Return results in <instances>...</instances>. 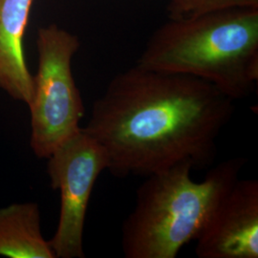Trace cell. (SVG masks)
<instances>
[{
  "instance_id": "obj_9",
  "label": "cell",
  "mask_w": 258,
  "mask_h": 258,
  "mask_svg": "<svg viewBox=\"0 0 258 258\" xmlns=\"http://www.w3.org/2000/svg\"><path fill=\"white\" fill-rule=\"evenodd\" d=\"M233 6L258 7V0H192L173 17L194 15L210 10L219 9Z\"/></svg>"
},
{
  "instance_id": "obj_7",
  "label": "cell",
  "mask_w": 258,
  "mask_h": 258,
  "mask_svg": "<svg viewBox=\"0 0 258 258\" xmlns=\"http://www.w3.org/2000/svg\"><path fill=\"white\" fill-rule=\"evenodd\" d=\"M34 0H0V88L29 104L34 88L23 37Z\"/></svg>"
},
{
  "instance_id": "obj_10",
  "label": "cell",
  "mask_w": 258,
  "mask_h": 258,
  "mask_svg": "<svg viewBox=\"0 0 258 258\" xmlns=\"http://www.w3.org/2000/svg\"><path fill=\"white\" fill-rule=\"evenodd\" d=\"M192 0H167V11L169 17H173L177 15L181 10L184 8L186 4L191 2Z\"/></svg>"
},
{
  "instance_id": "obj_1",
  "label": "cell",
  "mask_w": 258,
  "mask_h": 258,
  "mask_svg": "<svg viewBox=\"0 0 258 258\" xmlns=\"http://www.w3.org/2000/svg\"><path fill=\"white\" fill-rule=\"evenodd\" d=\"M234 112L211 83L136 63L111 80L83 129L105 151L112 175L146 177L184 163L212 166Z\"/></svg>"
},
{
  "instance_id": "obj_6",
  "label": "cell",
  "mask_w": 258,
  "mask_h": 258,
  "mask_svg": "<svg viewBox=\"0 0 258 258\" xmlns=\"http://www.w3.org/2000/svg\"><path fill=\"white\" fill-rule=\"evenodd\" d=\"M195 240L199 258H257V180L237 179Z\"/></svg>"
},
{
  "instance_id": "obj_4",
  "label": "cell",
  "mask_w": 258,
  "mask_h": 258,
  "mask_svg": "<svg viewBox=\"0 0 258 258\" xmlns=\"http://www.w3.org/2000/svg\"><path fill=\"white\" fill-rule=\"evenodd\" d=\"M38 67L33 77L30 145L38 158H48L81 130L84 105L72 73V58L80 48L78 37L55 24L37 35Z\"/></svg>"
},
{
  "instance_id": "obj_3",
  "label": "cell",
  "mask_w": 258,
  "mask_h": 258,
  "mask_svg": "<svg viewBox=\"0 0 258 258\" xmlns=\"http://www.w3.org/2000/svg\"><path fill=\"white\" fill-rule=\"evenodd\" d=\"M244 157L221 162L203 181L190 177L194 167L180 164L146 176L136 204L123 221L121 249L126 258H175L197 238L214 207L239 179Z\"/></svg>"
},
{
  "instance_id": "obj_5",
  "label": "cell",
  "mask_w": 258,
  "mask_h": 258,
  "mask_svg": "<svg viewBox=\"0 0 258 258\" xmlns=\"http://www.w3.org/2000/svg\"><path fill=\"white\" fill-rule=\"evenodd\" d=\"M47 159L51 185L60 191L58 225L50 246L55 258H83L86 213L95 183L107 170L105 151L81 128Z\"/></svg>"
},
{
  "instance_id": "obj_8",
  "label": "cell",
  "mask_w": 258,
  "mask_h": 258,
  "mask_svg": "<svg viewBox=\"0 0 258 258\" xmlns=\"http://www.w3.org/2000/svg\"><path fill=\"white\" fill-rule=\"evenodd\" d=\"M0 255L10 258H55L41 232L36 203L14 204L0 209Z\"/></svg>"
},
{
  "instance_id": "obj_2",
  "label": "cell",
  "mask_w": 258,
  "mask_h": 258,
  "mask_svg": "<svg viewBox=\"0 0 258 258\" xmlns=\"http://www.w3.org/2000/svg\"><path fill=\"white\" fill-rule=\"evenodd\" d=\"M137 64L203 80L234 102L245 99L258 81V7L169 17L149 37Z\"/></svg>"
}]
</instances>
